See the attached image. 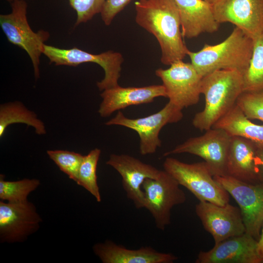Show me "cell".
Returning <instances> with one entry per match:
<instances>
[{
    "label": "cell",
    "instance_id": "cell-1",
    "mask_svg": "<svg viewBox=\"0 0 263 263\" xmlns=\"http://www.w3.org/2000/svg\"><path fill=\"white\" fill-rule=\"evenodd\" d=\"M135 21L153 35L166 65L183 60L189 50L183 40L178 8L174 0H138Z\"/></svg>",
    "mask_w": 263,
    "mask_h": 263
},
{
    "label": "cell",
    "instance_id": "cell-2",
    "mask_svg": "<svg viewBox=\"0 0 263 263\" xmlns=\"http://www.w3.org/2000/svg\"><path fill=\"white\" fill-rule=\"evenodd\" d=\"M243 84V74L237 70H218L204 76L201 94L205 107L195 114L193 126L201 131L212 128L236 104L244 92Z\"/></svg>",
    "mask_w": 263,
    "mask_h": 263
},
{
    "label": "cell",
    "instance_id": "cell-3",
    "mask_svg": "<svg viewBox=\"0 0 263 263\" xmlns=\"http://www.w3.org/2000/svg\"><path fill=\"white\" fill-rule=\"evenodd\" d=\"M253 48V40L235 27L223 41L215 45L205 44L198 52L187 53L191 63L204 77L214 71L233 70L243 74L249 66Z\"/></svg>",
    "mask_w": 263,
    "mask_h": 263
},
{
    "label": "cell",
    "instance_id": "cell-4",
    "mask_svg": "<svg viewBox=\"0 0 263 263\" xmlns=\"http://www.w3.org/2000/svg\"><path fill=\"white\" fill-rule=\"evenodd\" d=\"M163 167L164 170L199 201L209 202L220 206L229 203V194L215 180L209 166L204 161L189 164L168 157L164 162Z\"/></svg>",
    "mask_w": 263,
    "mask_h": 263
},
{
    "label": "cell",
    "instance_id": "cell-5",
    "mask_svg": "<svg viewBox=\"0 0 263 263\" xmlns=\"http://www.w3.org/2000/svg\"><path fill=\"white\" fill-rule=\"evenodd\" d=\"M10 3L11 12L0 15V26L8 41L27 53L33 66L35 77L38 79L40 57L50 34L43 30L35 32L32 29L27 20L25 0H13Z\"/></svg>",
    "mask_w": 263,
    "mask_h": 263
},
{
    "label": "cell",
    "instance_id": "cell-6",
    "mask_svg": "<svg viewBox=\"0 0 263 263\" xmlns=\"http://www.w3.org/2000/svg\"><path fill=\"white\" fill-rule=\"evenodd\" d=\"M43 54L50 63L56 66H77L84 63H94L104 71V77L96 85L100 91L119 85L121 65L124 61L119 52L109 50L99 54H94L76 47L62 49L45 44Z\"/></svg>",
    "mask_w": 263,
    "mask_h": 263
},
{
    "label": "cell",
    "instance_id": "cell-7",
    "mask_svg": "<svg viewBox=\"0 0 263 263\" xmlns=\"http://www.w3.org/2000/svg\"><path fill=\"white\" fill-rule=\"evenodd\" d=\"M178 183L165 170L156 178L147 179L143 183L144 208L153 217L156 227L164 230L171 223V211L187 199Z\"/></svg>",
    "mask_w": 263,
    "mask_h": 263
},
{
    "label": "cell",
    "instance_id": "cell-8",
    "mask_svg": "<svg viewBox=\"0 0 263 263\" xmlns=\"http://www.w3.org/2000/svg\"><path fill=\"white\" fill-rule=\"evenodd\" d=\"M183 117L182 110L169 101L160 111L141 118H129L119 111L105 124L121 126L136 132L140 138V153L146 155L154 153L161 147L159 135L161 129L168 124L180 121Z\"/></svg>",
    "mask_w": 263,
    "mask_h": 263
},
{
    "label": "cell",
    "instance_id": "cell-9",
    "mask_svg": "<svg viewBox=\"0 0 263 263\" xmlns=\"http://www.w3.org/2000/svg\"><path fill=\"white\" fill-rule=\"evenodd\" d=\"M231 137L223 129L211 128L166 152L164 156L183 153L195 155L207 163L214 176H225Z\"/></svg>",
    "mask_w": 263,
    "mask_h": 263
},
{
    "label": "cell",
    "instance_id": "cell-10",
    "mask_svg": "<svg viewBox=\"0 0 263 263\" xmlns=\"http://www.w3.org/2000/svg\"><path fill=\"white\" fill-rule=\"evenodd\" d=\"M155 75L162 81L169 101L181 110L199 101L203 77L191 63L178 60L168 69H157Z\"/></svg>",
    "mask_w": 263,
    "mask_h": 263
},
{
    "label": "cell",
    "instance_id": "cell-11",
    "mask_svg": "<svg viewBox=\"0 0 263 263\" xmlns=\"http://www.w3.org/2000/svg\"><path fill=\"white\" fill-rule=\"evenodd\" d=\"M214 178L238 204L246 232L258 241L263 223V184L248 183L228 175Z\"/></svg>",
    "mask_w": 263,
    "mask_h": 263
},
{
    "label": "cell",
    "instance_id": "cell-12",
    "mask_svg": "<svg viewBox=\"0 0 263 263\" xmlns=\"http://www.w3.org/2000/svg\"><path fill=\"white\" fill-rule=\"evenodd\" d=\"M195 212L205 229L212 236L215 244L246 232L239 207L227 203L220 206L199 201Z\"/></svg>",
    "mask_w": 263,
    "mask_h": 263
},
{
    "label": "cell",
    "instance_id": "cell-13",
    "mask_svg": "<svg viewBox=\"0 0 263 263\" xmlns=\"http://www.w3.org/2000/svg\"><path fill=\"white\" fill-rule=\"evenodd\" d=\"M212 7L220 24L231 23L252 39L263 34V0H218Z\"/></svg>",
    "mask_w": 263,
    "mask_h": 263
},
{
    "label": "cell",
    "instance_id": "cell-14",
    "mask_svg": "<svg viewBox=\"0 0 263 263\" xmlns=\"http://www.w3.org/2000/svg\"><path fill=\"white\" fill-rule=\"evenodd\" d=\"M41 218L33 204L0 201L1 242H22L38 230Z\"/></svg>",
    "mask_w": 263,
    "mask_h": 263
},
{
    "label": "cell",
    "instance_id": "cell-15",
    "mask_svg": "<svg viewBox=\"0 0 263 263\" xmlns=\"http://www.w3.org/2000/svg\"><path fill=\"white\" fill-rule=\"evenodd\" d=\"M106 164L113 168L120 175L122 185L127 197L137 208H144V182L148 178H156L160 174L154 166L145 163L128 154H112Z\"/></svg>",
    "mask_w": 263,
    "mask_h": 263
},
{
    "label": "cell",
    "instance_id": "cell-16",
    "mask_svg": "<svg viewBox=\"0 0 263 263\" xmlns=\"http://www.w3.org/2000/svg\"><path fill=\"white\" fill-rule=\"evenodd\" d=\"M258 241L244 233L215 244L208 251H201L196 263H263L257 246Z\"/></svg>",
    "mask_w": 263,
    "mask_h": 263
},
{
    "label": "cell",
    "instance_id": "cell-17",
    "mask_svg": "<svg viewBox=\"0 0 263 263\" xmlns=\"http://www.w3.org/2000/svg\"><path fill=\"white\" fill-rule=\"evenodd\" d=\"M102 100L98 112L101 117H107L116 111L132 105L147 104L158 97H167L163 85L141 87H116L104 90L100 94Z\"/></svg>",
    "mask_w": 263,
    "mask_h": 263
},
{
    "label": "cell",
    "instance_id": "cell-18",
    "mask_svg": "<svg viewBox=\"0 0 263 263\" xmlns=\"http://www.w3.org/2000/svg\"><path fill=\"white\" fill-rule=\"evenodd\" d=\"M94 254L103 263H172L178 257L161 252L150 246L129 249L107 240L93 246Z\"/></svg>",
    "mask_w": 263,
    "mask_h": 263
},
{
    "label": "cell",
    "instance_id": "cell-19",
    "mask_svg": "<svg viewBox=\"0 0 263 263\" xmlns=\"http://www.w3.org/2000/svg\"><path fill=\"white\" fill-rule=\"evenodd\" d=\"M259 147L244 138L232 136L226 175L251 184L260 183L257 152Z\"/></svg>",
    "mask_w": 263,
    "mask_h": 263
},
{
    "label": "cell",
    "instance_id": "cell-20",
    "mask_svg": "<svg viewBox=\"0 0 263 263\" xmlns=\"http://www.w3.org/2000/svg\"><path fill=\"white\" fill-rule=\"evenodd\" d=\"M174 1L179 10L183 38H192L218 30L220 24L215 18L212 4L203 0Z\"/></svg>",
    "mask_w": 263,
    "mask_h": 263
},
{
    "label": "cell",
    "instance_id": "cell-21",
    "mask_svg": "<svg viewBox=\"0 0 263 263\" xmlns=\"http://www.w3.org/2000/svg\"><path fill=\"white\" fill-rule=\"evenodd\" d=\"M212 128L223 129L231 136L244 138L259 147L263 148V125H258L251 122L237 104Z\"/></svg>",
    "mask_w": 263,
    "mask_h": 263
},
{
    "label": "cell",
    "instance_id": "cell-22",
    "mask_svg": "<svg viewBox=\"0 0 263 263\" xmlns=\"http://www.w3.org/2000/svg\"><path fill=\"white\" fill-rule=\"evenodd\" d=\"M23 123L33 127L37 134L44 135L46 131L43 122L36 113L28 110L21 102L15 101L1 104L0 106V137L7 127L12 124Z\"/></svg>",
    "mask_w": 263,
    "mask_h": 263
},
{
    "label": "cell",
    "instance_id": "cell-23",
    "mask_svg": "<svg viewBox=\"0 0 263 263\" xmlns=\"http://www.w3.org/2000/svg\"><path fill=\"white\" fill-rule=\"evenodd\" d=\"M253 40L252 56L243 74V92H263V34Z\"/></svg>",
    "mask_w": 263,
    "mask_h": 263
},
{
    "label": "cell",
    "instance_id": "cell-24",
    "mask_svg": "<svg viewBox=\"0 0 263 263\" xmlns=\"http://www.w3.org/2000/svg\"><path fill=\"white\" fill-rule=\"evenodd\" d=\"M101 150L95 148L84 155L78 172L76 183L89 192L98 202L101 201L97 184L96 169Z\"/></svg>",
    "mask_w": 263,
    "mask_h": 263
},
{
    "label": "cell",
    "instance_id": "cell-25",
    "mask_svg": "<svg viewBox=\"0 0 263 263\" xmlns=\"http://www.w3.org/2000/svg\"><path fill=\"white\" fill-rule=\"evenodd\" d=\"M40 185L37 179L25 178L10 181L4 180L3 174L0 176V199L9 203H22L28 201V195Z\"/></svg>",
    "mask_w": 263,
    "mask_h": 263
},
{
    "label": "cell",
    "instance_id": "cell-26",
    "mask_svg": "<svg viewBox=\"0 0 263 263\" xmlns=\"http://www.w3.org/2000/svg\"><path fill=\"white\" fill-rule=\"evenodd\" d=\"M47 153L61 171L76 182L84 155L66 150H49Z\"/></svg>",
    "mask_w": 263,
    "mask_h": 263
},
{
    "label": "cell",
    "instance_id": "cell-27",
    "mask_svg": "<svg viewBox=\"0 0 263 263\" xmlns=\"http://www.w3.org/2000/svg\"><path fill=\"white\" fill-rule=\"evenodd\" d=\"M236 104L248 119L263 122V92H243Z\"/></svg>",
    "mask_w": 263,
    "mask_h": 263
},
{
    "label": "cell",
    "instance_id": "cell-28",
    "mask_svg": "<svg viewBox=\"0 0 263 263\" xmlns=\"http://www.w3.org/2000/svg\"><path fill=\"white\" fill-rule=\"evenodd\" d=\"M76 13L75 26L91 20L95 15L101 13L105 0H69Z\"/></svg>",
    "mask_w": 263,
    "mask_h": 263
},
{
    "label": "cell",
    "instance_id": "cell-29",
    "mask_svg": "<svg viewBox=\"0 0 263 263\" xmlns=\"http://www.w3.org/2000/svg\"><path fill=\"white\" fill-rule=\"evenodd\" d=\"M132 0H105L100 13L104 24L110 25L114 17L121 12Z\"/></svg>",
    "mask_w": 263,
    "mask_h": 263
},
{
    "label": "cell",
    "instance_id": "cell-30",
    "mask_svg": "<svg viewBox=\"0 0 263 263\" xmlns=\"http://www.w3.org/2000/svg\"><path fill=\"white\" fill-rule=\"evenodd\" d=\"M257 164L259 168L260 183L263 184V148L259 147L257 152Z\"/></svg>",
    "mask_w": 263,
    "mask_h": 263
},
{
    "label": "cell",
    "instance_id": "cell-31",
    "mask_svg": "<svg viewBox=\"0 0 263 263\" xmlns=\"http://www.w3.org/2000/svg\"><path fill=\"white\" fill-rule=\"evenodd\" d=\"M258 251L263 259V223L262 226L260 238L257 243Z\"/></svg>",
    "mask_w": 263,
    "mask_h": 263
},
{
    "label": "cell",
    "instance_id": "cell-32",
    "mask_svg": "<svg viewBox=\"0 0 263 263\" xmlns=\"http://www.w3.org/2000/svg\"><path fill=\"white\" fill-rule=\"evenodd\" d=\"M209 3H210L211 4H213L214 3H215L218 0H203Z\"/></svg>",
    "mask_w": 263,
    "mask_h": 263
},
{
    "label": "cell",
    "instance_id": "cell-33",
    "mask_svg": "<svg viewBox=\"0 0 263 263\" xmlns=\"http://www.w3.org/2000/svg\"><path fill=\"white\" fill-rule=\"evenodd\" d=\"M6 0L10 3L13 0Z\"/></svg>",
    "mask_w": 263,
    "mask_h": 263
}]
</instances>
